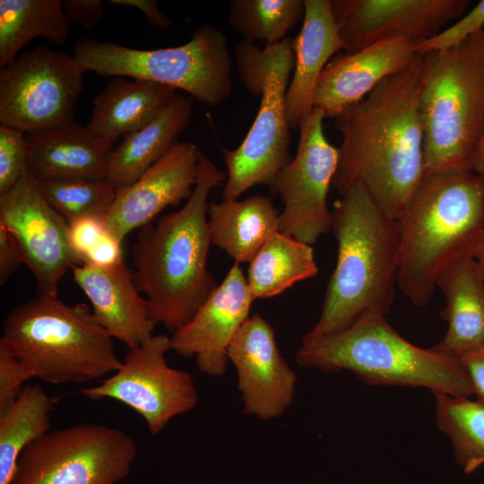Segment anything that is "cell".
Wrapping results in <instances>:
<instances>
[{
	"mask_svg": "<svg viewBox=\"0 0 484 484\" xmlns=\"http://www.w3.org/2000/svg\"><path fill=\"white\" fill-rule=\"evenodd\" d=\"M37 184L46 200L68 222L84 216L105 217L117 190L107 179H60Z\"/></svg>",
	"mask_w": 484,
	"mask_h": 484,
	"instance_id": "obj_32",
	"label": "cell"
},
{
	"mask_svg": "<svg viewBox=\"0 0 484 484\" xmlns=\"http://www.w3.org/2000/svg\"><path fill=\"white\" fill-rule=\"evenodd\" d=\"M246 415L279 418L294 401L297 376L281 356L272 325L259 314L241 325L228 350Z\"/></svg>",
	"mask_w": 484,
	"mask_h": 484,
	"instance_id": "obj_16",
	"label": "cell"
},
{
	"mask_svg": "<svg viewBox=\"0 0 484 484\" xmlns=\"http://www.w3.org/2000/svg\"><path fill=\"white\" fill-rule=\"evenodd\" d=\"M68 240L81 264L107 268L125 262L123 241L107 228L104 217L84 216L69 221Z\"/></svg>",
	"mask_w": 484,
	"mask_h": 484,
	"instance_id": "obj_33",
	"label": "cell"
},
{
	"mask_svg": "<svg viewBox=\"0 0 484 484\" xmlns=\"http://www.w3.org/2000/svg\"><path fill=\"white\" fill-rule=\"evenodd\" d=\"M471 170L484 177V132L477 143L472 160H471Z\"/></svg>",
	"mask_w": 484,
	"mask_h": 484,
	"instance_id": "obj_41",
	"label": "cell"
},
{
	"mask_svg": "<svg viewBox=\"0 0 484 484\" xmlns=\"http://www.w3.org/2000/svg\"><path fill=\"white\" fill-rule=\"evenodd\" d=\"M474 258L477 261L480 270L484 277V228H483L480 242V245H479V247L477 249Z\"/></svg>",
	"mask_w": 484,
	"mask_h": 484,
	"instance_id": "obj_42",
	"label": "cell"
},
{
	"mask_svg": "<svg viewBox=\"0 0 484 484\" xmlns=\"http://www.w3.org/2000/svg\"><path fill=\"white\" fill-rule=\"evenodd\" d=\"M422 56L425 173L471 170L484 132V29L456 47Z\"/></svg>",
	"mask_w": 484,
	"mask_h": 484,
	"instance_id": "obj_7",
	"label": "cell"
},
{
	"mask_svg": "<svg viewBox=\"0 0 484 484\" xmlns=\"http://www.w3.org/2000/svg\"><path fill=\"white\" fill-rule=\"evenodd\" d=\"M33 376L27 366L0 341V414L18 398Z\"/></svg>",
	"mask_w": 484,
	"mask_h": 484,
	"instance_id": "obj_36",
	"label": "cell"
},
{
	"mask_svg": "<svg viewBox=\"0 0 484 484\" xmlns=\"http://www.w3.org/2000/svg\"><path fill=\"white\" fill-rule=\"evenodd\" d=\"M33 378L55 385L88 383L121 365L113 338L85 303L39 295L13 308L0 339Z\"/></svg>",
	"mask_w": 484,
	"mask_h": 484,
	"instance_id": "obj_6",
	"label": "cell"
},
{
	"mask_svg": "<svg viewBox=\"0 0 484 484\" xmlns=\"http://www.w3.org/2000/svg\"><path fill=\"white\" fill-rule=\"evenodd\" d=\"M110 3L119 6L134 7L140 10L146 17L148 22L159 29H168L170 26L169 19L164 15L154 0H111Z\"/></svg>",
	"mask_w": 484,
	"mask_h": 484,
	"instance_id": "obj_40",
	"label": "cell"
},
{
	"mask_svg": "<svg viewBox=\"0 0 484 484\" xmlns=\"http://www.w3.org/2000/svg\"><path fill=\"white\" fill-rule=\"evenodd\" d=\"M22 264L23 260L16 243L10 233L0 225V284L4 285Z\"/></svg>",
	"mask_w": 484,
	"mask_h": 484,
	"instance_id": "obj_38",
	"label": "cell"
},
{
	"mask_svg": "<svg viewBox=\"0 0 484 484\" xmlns=\"http://www.w3.org/2000/svg\"><path fill=\"white\" fill-rule=\"evenodd\" d=\"M71 21L60 0H0V67L41 37L56 46L66 43Z\"/></svg>",
	"mask_w": 484,
	"mask_h": 484,
	"instance_id": "obj_28",
	"label": "cell"
},
{
	"mask_svg": "<svg viewBox=\"0 0 484 484\" xmlns=\"http://www.w3.org/2000/svg\"><path fill=\"white\" fill-rule=\"evenodd\" d=\"M235 58L245 88L261 97L242 143L233 150L220 149L227 168L222 200H237L255 186H268L292 159L286 110L288 82L295 63L292 39L263 48L243 39Z\"/></svg>",
	"mask_w": 484,
	"mask_h": 484,
	"instance_id": "obj_8",
	"label": "cell"
},
{
	"mask_svg": "<svg viewBox=\"0 0 484 484\" xmlns=\"http://www.w3.org/2000/svg\"><path fill=\"white\" fill-rule=\"evenodd\" d=\"M279 215L272 200L263 194L211 203L207 217L212 245L223 250L235 264L249 263L279 231Z\"/></svg>",
	"mask_w": 484,
	"mask_h": 484,
	"instance_id": "obj_26",
	"label": "cell"
},
{
	"mask_svg": "<svg viewBox=\"0 0 484 484\" xmlns=\"http://www.w3.org/2000/svg\"><path fill=\"white\" fill-rule=\"evenodd\" d=\"M63 8L71 22L81 23L88 30L102 19L105 13L101 0H65Z\"/></svg>",
	"mask_w": 484,
	"mask_h": 484,
	"instance_id": "obj_37",
	"label": "cell"
},
{
	"mask_svg": "<svg viewBox=\"0 0 484 484\" xmlns=\"http://www.w3.org/2000/svg\"><path fill=\"white\" fill-rule=\"evenodd\" d=\"M27 175L36 182L60 179H107L114 150L73 121L25 133Z\"/></svg>",
	"mask_w": 484,
	"mask_h": 484,
	"instance_id": "obj_21",
	"label": "cell"
},
{
	"mask_svg": "<svg viewBox=\"0 0 484 484\" xmlns=\"http://www.w3.org/2000/svg\"><path fill=\"white\" fill-rule=\"evenodd\" d=\"M84 73L64 51H24L0 70L1 125L28 133L72 122Z\"/></svg>",
	"mask_w": 484,
	"mask_h": 484,
	"instance_id": "obj_11",
	"label": "cell"
},
{
	"mask_svg": "<svg viewBox=\"0 0 484 484\" xmlns=\"http://www.w3.org/2000/svg\"><path fill=\"white\" fill-rule=\"evenodd\" d=\"M398 287L424 307L439 276L474 257L484 228V177L472 170L425 173L397 220Z\"/></svg>",
	"mask_w": 484,
	"mask_h": 484,
	"instance_id": "obj_4",
	"label": "cell"
},
{
	"mask_svg": "<svg viewBox=\"0 0 484 484\" xmlns=\"http://www.w3.org/2000/svg\"><path fill=\"white\" fill-rule=\"evenodd\" d=\"M0 225L12 236L38 294L57 297L65 272L81 264L68 240V221L46 200L27 174L0 194Z\"/></svg>",
	"mask_w": 484,
	"mask_h": 484,
	"instance_id": "obj_14",
	"label": "cell"
},
{
	"mask_svg": "<svg viewBox=\"0 0 484 484\" xmlns=\"http://www.w3.org/2000/svg\"><path fill=\"white\" fill-rule=\"evenodd\" d=\"M324 113L314 108L301 121L295 156L268 185L283 203L279 231L310 246L332 227L327 195L339 152L324 135Z\"/></svg>",
	"mask_w": 484,
	"mask_h": 484,
	"instance_id": "obj_13",
	"label": "cell"
},
{
	"mask_svg": "<svg viewBox=\"0 0 484 484\" xmlns=\"http://www.w3.org/2000/svg\"><path fill=\"white\" fill-rule=\"evenodd\" d=\"M171 350L169 336L153 334L128 350L111 376L82 388L81 393L91 401L111 399L126 405L143 419L151 435H157L198 403L192 375L168 365L166 354Z\"/></svg>",
	"mask_w": 484,
	"mask_h": 484,
	"instance_id": "obj_12",
	"label": "cell"
},
{
	"mask_svg": "<svg viewBox=\"0 0 484 484\" xmlns=\"http://www.w3.org/2000/svg\"><path fill=\"white\" fill-rule=\"evenodd\" d=\"M459 359L470 378L475 401L484 406V349L469 352Z\"/></svg>",
	"mask_w": 484,
	"mask_h": 484,
	"instance_id": "obj_39",
	"label": "cell"
},
{
	"mask_svg": "<svg viewBox=\"0 0 484 484\" xmlns=\"http://www.w3.org/2000/svg\"><path fill=\"white\" fill-rule=\"evenodd\" d=\"M134 438L101 423L49 431L22 453L12 484H116L131 471Z\"/></svg>",
	"mask_w": 484,
	"mask_h": 484,
	"instance_id": "obj_10",
	"label": "cell"
},
{
	"mask_svg": "<svg viewBox=\"0 0 484 484\" xmlns=\"http://www.w3.org/2000/svg\"><path fill=\"white\" fill-rule=\"evenodd\" d=\"M253 301L242 269L234 264L191 320L173 333L172 350L194 358L203 374L223 375L229 347L249 317Z\"/></svg>",
	"mask_w": 484,
	"mask_h": 484,
	"instance_id": "obj_18",
	"label": "cell"
},
{
	"mask_svg": "<svg viewBox=\"0 0 484 484\" xmlns=\"http://www.w3.org/2000/svg\"><path fill=\"white\" fill-rule=\"evenodd\" d=\"M439 429L450 440L454 458L465 473L484 465V406L470 398L435 393Z\"/></svg>",
	"mask_w": 484,
	"mask_h": 484,
	"instance_id": "obj_30",
	"label": "cell"
},
{
	"mask_svg": "<svg viewBox=\"0 0 484 484\" xmlns=\"http://www.w3.org/2000/svg\"><path fill=\"white\" fill-rule=\"evenodd\" d=\"M25 132L0 125V194L13 188L27 173Z\"/></svg>",
	"mask_w": 484,
	"mask_h": 484,
	"instance_id": "obj_34",
	"label": "cell"
},
{
	"mask_svg": "<svg viewBox=\"0 0 484 484\" xmlns=\"http://www.w3.org/2000/svg\"><path fill=\"white\" fill-rule=\"evenodd\" d=\"M201 153L193 143L178 142L134 182L118 188L104 217L107 228L123 241L168 206L187 200L195 186Z\"/></svg>",
	"mask_w": 484,
	"mask_h": 484,
	"instance_id": "obj_17",
	"label": "cell"
},
{
	"mask_svg": "<svg viewBox=\"0 0 484 484\" xmlns=\"http://www.w3.org/2000/svg\"><path fill=\"white\" fill-rule=\"evenodd\" d=\"M422 60L417 54L403 70L335 117L341 143L333 187L341 195L362 185L396 220L425 174Z\"/></svg>",
	"mask_w": 484,
	"mask_h": 484,
	"instance_id": "obj_1",
	"label": "cell"
},
{
	"mask_svg": "<svg viewBox=\"0 0 484 484\" xmlns=\"http://www.w3.org/2000/svg\"><path fill=\"white\" fill-rule=\"evenodd\" d=\"M330 1L346 54L392 39L419 44L459 18L470 4L469 0Z\"/></svg>",
	"mask_w": 484,
	"mask_h": 484,
	"instance_id": "obj_15",
	"label": "cell"
},
{
	"mask_svg": "<svg viewBox=\"0 0 484 484\" xmlns=\"http://www.w3.org/2000/svg\"><path fill=\"white\" fill-rule=\"evenodd\" d=\"M304 16V0H231L228 9L229 26L244 40L273 45Z\"/></svg>",
	"mask_w": 484,
	"mask_h": 484,
	"instance_id": "obj_31",
	"label": "cell"
},
{
	"mask_svg": "<svg viewBox=\"0 0 484 484\" xmlns=\"http://www.w3.org/2000/svg\"><path fill=\"white\" fill-rule=\"evenodd\" d=\"M73 279L91 305L96 321L128 350L153 335L156 323L125 262L112 267L79 264Z\"/></svg>",
	"mask_w": 484,
	"mask_h": 484,
	"instance_id": "obj_20",
	"label": "cell"
},
{
	"mask_svg": "<svg viewBox=\"0 0 484 484\" xmlns=\"http://www.w3.org/2000/svg\"><path fill=\"white\" fill-rule=\"evenodd\" d=\"M73 55L84 72L157 82L184 91L206 106H218L231 93L228 39L209 23L177 47L144 50L81 39Z\"/></svg>",
	"mask_w": 484,
	"mask_h": 484,
	"instance_id": "obj_9",
	"label": "cell"
},
{
	"mask_svg": "<svg viewBox=\"0 0 484 484\" xmlns=\"http://www.w3.org/2000/svg\"><path fill=\"white\" fill-rule=\"evenodd\" d=\"M445 306L447 330L432 349L456 358L484 349V277L474 257L450 265L436 282Z\"/></svg>",
	"mask_w": 484,
	"mask_h": 484,
	"instance_id": "obj_23",
	"label": "cell"
},
{
	"mask_svg": "<svg viewBox=\"0 0 484 484\" xmlns=\"http://www.w3.org/2000/svg\"><path fill=\"white\" fill-rule=\"evenodd\" d=\"M318 267L312 246L277 231L249 262L246 283L254 300L277 296L315 277Z\"/></svg>",
	"mask_w": 484,
	"mask_h": 484,
	"instance_id": "obj_27",
	"label": "cell"
},
{
	"mask_svg": "<svg viewBox=\"0 0 484 484\" xmlns=\"http://www.w3.org/2000/svg\"><path fill=\"white\" fill-rule=\"evenodd\" d=\"M176 90L144 80L115 77L93 99L86 128L113 145L119 137L151 122L176 95Z\"/></svg>",
	"mask_w": 484,
	"mask_h": 484,
	"instance_id": "obj_24",
	"label": "cell"
},
{
	"mask_svg": "<svg viewBox=\"0 0 484 484\" xmlns=\"http://www.w3.org/2000/svg\"><path fill=\"white\" fill-rule=\"evenodd\" d=\"M226 177L201 153L195 186L186 203L141 228L132 247L135 284L152 320L172 333L191 320L219 285L207 268L212 245L207 200Z\"/></svg>",
	"mask_w": 484,
	"mask_h": 484,
	"instance_id": "obj_2",
	"label": "cell"
},
{
	"mask_svg": "<svg viewBox=\"0 0 484 484\" xmlns=\"http://www.w3.org/2000/svg\"><path fill=\"white\" fill-rule=\"evenodd\" d=\"M416 43L392 39L357 52L338 54L324 68L314 91V107L335 118L346 108L367 96L385 79L403 70L414 59Z\"/></svg>",
	"mask_w": 484,
	"mask_h": 484,
	"instance_id": "obj_19",
	"label": "cell"
},
{
	"mask_svg": "<svg viewBox=\"0 0 484 484\" xmlns=\"http://www.w3.org/2000/svg\"><path fill=\"white\" fill-rule=\"evenodd\" d=\"M193 103L192 97L176 94L151 122L123 136L110 156L107 180L118 189L140 177L178 143L191 122Z\"/></svg>",
	"mask_w": 484,
	"mask_h": 484,
	"instance_id": "obj_25",
	"label": "cell"
},
{
	"mask_svg": "<svg viewBox=\"0 0 484 484\" xmlns=\"http://www.w3.org/2000/svg\"><path fill=\"white\" fill-rule=\"evenodd\" d=\"M331 213L336 264L320 317L301 343L341 332L367 315L385 316L395 298L400 263L397 220L385 214L360 184L341 194Z\"/></svg>",
	"mask_w": 484,
	"mask_h": 484,
	"instance_id": "obj_3",
	"label": "cell"
},
{
	"mask_svg": "<svg viewBox=\"0 0 484 484\" xmlns=\"http://www.w3.org/2000/svg\"><path fill=\"white\" fill-rule=\"evenodd\" d=\"M295 359L301 367L322 372L351 371L371 385L424 387L434 394L473 396L458 358L414 345L385 315H367L341 332L301 343Z\"/></svg>",
	"mask_w": 484,
	"mask_h": 484,
	"instance_id": "obj_5",
	"label": "cell"
},
{
	"mask_svg": "<svg viewBox=\"0 0 484 484\" xmlns=\"http://www.w3.org/2000/svg\"><path fill=\"white\" fill-rule=\"evenodd\" d=\"M484 29V0L480 1L469 13L436 36L416 45L415 51L424 55L443 51L462 44Z\"/></svg>",
	"mask_w": 484,
	"mask_h": 484,
	"instance_id": "obj_35",
	"label": "cell"
},
{
	"mask_svg": "<svg viewBox=\"0 0 484 484\" xmlns=\"http://www.w3.org/2000/svg\"><path fill=\"white\" fill-rule=\"evenodd\" d=\"M56 399L39 384H28L15 402L0 414V484H12L19 457L51 428Z\"/></svg>",
	"mask_w": 484,
	"mask_h": 484,
	"instance_id": "obj_29",
	"label": "cell"
},
{
	"mask_svg": "<svg viewBox=\"0 0 484 484\" xmlns=\"http://www.w3.org/2000/svg\"><path fill=\"white\" fill-rule=\"evenodd\" d=\"M294 69L286 93L287 117L297 129L314 109V91L331 57L345 46L339 34L330 0H304L303 23L292 38Z\"/></svg>",
	"mask_w": 484,
	"mask_h": 484,
	"instance_id": "obj_22",
	"label": "cell"
}]
</instances>
